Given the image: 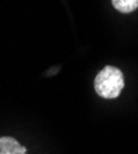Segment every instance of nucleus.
Segmentation results:
<instances>
[{
	"instance_id": "nucleus-3",
	"label": "nucleus",
	"mask_w": 138,
	"mask_h": 154,
	"mask_svg": "<svg viewBox=\"0 0 138 154\" xmlns=\"http://www.w3.org/2000/svg\"><path fill=\"white\" fill-rule=\"evenodd\" d=\"M112 5L117 11L127 14L138 8V0H112Z\"/></svg>"
},
{
	"instance_id": "nucleus-2",
	"label": "nucleus",
	"mask_w": 138,
	"mask_h": 154,
	"mask_svg": "<svg viewBox=\"0 0 138 154\" xmlns=\"http://www.w3.org/2000/svg\"><path fill=\"white\" fill-rule=\"evenodd\" d=\"M0 154H26V148L12 137H0Z\"/></svg>"
},
{
	"instance_id": "nucleus-1",
	"label": "nucleus",
	"mask_w": 138,
	"mask_h": 154,
	"mask_svg": "<svg viewBox=\"0 0 138 154\" xmlns=\"http://www.w3.org/2000/svg\"><path fill=\"white\" fill-rule=\"evenodd\" d=\"M124 86L123 74L120 69L112 66H106L95 76L94 88L99 96L104 99L117 97Z\"/></svg>"
}]
</instances>
